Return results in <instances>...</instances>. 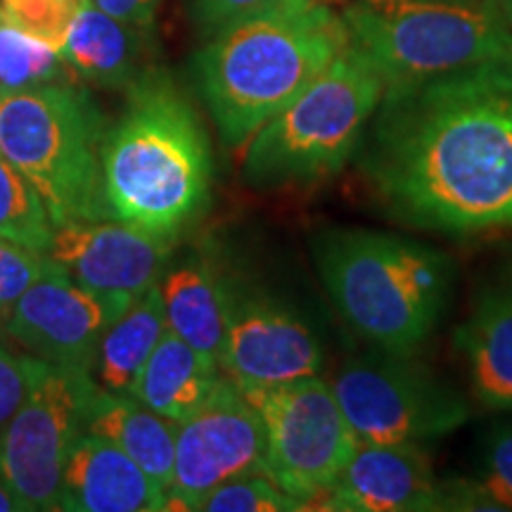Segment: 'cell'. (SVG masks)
<instances>
[{"label":"cell","instance_id":"cell-33","mask_svg":"<svg viewBox=\"0 0 512 512\" xmlns=\"http://www.w3.org/2000/svg\"><path fill=\"white\" fill-rule=\"evenodd\" d=\"M486 8L494 10L508 27H512V0H484Z\"/></svg>","mask_w":512,"mask_h":512},{"label":"cell","instance_id":"cell-31","mask_svg":"<svg viewBox=\"0 0 512 512\" xmlns=\"http://www.w3.org/2000/svg\"><path fill=\"white\" fill-rule=\"evenodd\" d=\"M93 3L121 22L140 29H152L162 0H93Z\"/></svg>","mask_w":512,"mask_h":512},{"label":"cell","instance_id":"cell-12","mask_svg":"<svg viewBox=\"0 0 512 512\" xmlns=\"http://www.w3.org/2000/svg\"><path fill=\"white\" fill-rule=\"evenodd\" d=\"M131 306L100 297L53 264L5 316V330L29 356L93 370L100 339Z\"/></svg>","mask_w":512,"mask_h":512},{"label":"cell","instance_id":"cell-17","mask_svg":"<svg viewBox=\"0 0 512 512\" xmlns=\"http://www.w3.org/2000/svg\"><path fill=\"white\" fill-rule=\"evenodd\" d=\"M159 294L169 330L221 366L235 290L214 259L207 254L178 259L164 268Z\"/></svg>","mask_w":512,"mask_h":512},{"label":"cell","instance_id":"cell-9","mask_svg":"<svg viewBox=\"0 0 512 512\" xmlns=\"http://www.w3.org/2000/svg\"><path fill=\"white\" fill-rule=\"evenodd\" d=\"M330 384L363 444L425 446L470 418L465 396L406 354L354 358Z\"/></svg>","mask_w":512,"mask_h":512},{"label":"cell","instance_id":"cell-5","mask_svg":"<svg viewBox=\"0 0 512 512\" xmlns=\"http://www.w3.org/2000/svg\"><path fill=\"white\" fill-rule=\"evenodd\" d=\"M384 98V81L354 43L247 143L242 178L261 190L311 185L356 155Z\"/></svg>","mask_w":512,"mask_h":512},{"label":"cell","instance_id":"cell-21","mask_svg":"<svg viewBox=\"0 0 512 512\" xmlns=\"http://www.w3.org/2000/svg\"><path fill=\"white\" fill-rule=\"evenodd\" d=\"M86 432L114 441L164 491L171 489L178 422L155 413L133 394H112L100 387L88 411Z\"/></svg>","mask_w":512,"mask_h":512},{"label":"cell","instance_id":"cell-2","mask_svg":"<svg viewBox=\"0 0 512 512\" xmlns=\"http://www.w3.org/2000/svg\"><path fill=\"white\" fill-rule=\"evenodd\" d=\"M126 93L102 145L107 214L176 245L209 207V136L169 74L152 69Z\"/></svg>","mask_w":512,"mask_h":512},{"label":"cell","instance_id":"cell-6","mask_svg":"<svg viewBox=\"0 0 512 512\" xmlns=\"http://www.w3.org/2000/svg\"><path fill=\"white\" fill-rule=\"evenodd\" d=\"M105 114L69 83L0 98V152L34 185L55 228L110 219L102 195Z\"/></svg>","mask_w":512,"mask_h":512},{"label":"cell","instance_id":"cell-19","mask_svg":"<svg viewBox=\"0 0 512 512\" xmlns=\"http://www.w3.org/2000/svg\"><path fill=\"white\" fill-rule=\"evenodd\" d=\"M475 399L486 408H512V283L494 287L479 299L458 330Z\"/></svg>","mask_w":512,"mask_h":512},{"label":"cell","instance_id":"cell-27","mask_svg":"<svg viewBox=\"0 0 512 512\" xmlns=\"http://www.w3.org/2000/svg\"><path fill=\"white\" fill-rule=\"evenodd\" d=\"M53 264L55 261L48 254L0 235V320L8 316L17 299L36 280H41Z\"/></svg>","mask_w":512,"mask_h":512},{"label":"cell","instance_id":"cell-24","mask_svg":"<svg viewBox=\"0 0 512 512\" xmlns=\"http://www.w3.org/2000/svg\"><path fill=\"white\" fill-rule=\"evenodd\" d=\"M0 235L48 254L55 226L46 204L17 166L0 152Z\"/></svg>","mask_w":512,"mask_h":512},{"label":"cell","instance_id":"cell-28","mask_svg":"<svg viewBox=\"0 0 512 512\" xmlns=\"http://www.w3.org/2000/svg\"><path fill=\"white\" fill-rule=\"evenodd\" d=\"M479 486L501 512L512 510V427L494 430L486 439Z\"/></svg>","mask_w":512,"mask_h":512},{"label":"cell","instance_id":"cell-22","mask_svg":"<svg viewBox=\"0 0 512 512\" xmlns=\"http://www.w3.org/2000/svg\"><path fill=\"white\" fill-rule=\"evenodd\" d=\"M166 330L169 325H166L164 302L157 283L131 309L121 313L100 339L91 370L95 373V382L105 392L133 394L147 358Z\"/></svg>","mask_w":512,"mask_h":512},{"label":"cell","instance_id":"cell-7","mask_svg":"<svg viewBox=\"0 0 512 512\" xmlns=\"http://www.w3.org/2000/svg\"><path fill=\"white\" fill-rule=\"evenodd\" d=\"M342 17L384 91L512 62V27L484 0H351Z\"/></svg>","mask_w":512,"mask_h":512},{"label":"cell","instance_id":"cell-25","mask_svg":"<svg viewBox=\"0 0 512 512\" xmlns=\"http://www.w3.org/2000/svg\"><path fill=\"white\" fill-rule=\"evenodd\" d=\"M306 505L280 489L268 475H245L221 484L204 498V512H290Z\"/></svg>","mask_w":512,"mask_h":512},{"label":"cell","instance_id":"cell-30","mask_svg":"<svg viewBox=\"0 0 512 512\" xmlns=\"http://www.w3.org/2000/svg\"><path fill=\"white\" fill-rule=\"evenodd\" d=\"M278 3L283 0H188V8L202 34L211 36L242 17L268 10Z\"/></svg>","mask_w":512,"mask_h":512},{"label":"cell","instance_id":"cell-14","mask_svg":"<svg viewBox=\"0 0 512 512\" xmlns=\"http://www.w3.org/2000/svg\"><path fill=\"white\" fill-rule=\"evenodd\" d=\"M171 249L131 223L100 219L55 228L48 256L79 285L133 306L159 283Z\"/></svg>","mask_w":512,"mask_h":512},{"label":"cell","instance_id":"cell-15","mask_svg":"<svg viewBox=\"0 0 512 512\" xmlns=\"http://www.w3.org/2000/svg\"><path fill=\"white\" fill-rule=\"evenodd\" d=\"M323 510L432 512L446 510V489L425 448L413 444H363L323 496Z\"/></svg>","mask_w":512,"mask_h":512},{"label":"cell","instance_id":"cell-20","mask_svg":"<svg viewBox=\"0 0 512 512\" xmlns=\"http://www.w3.org/2000/svg\"><path fill=\"white\" fill-rule=\"evenodd\" d=\"M223 380L226 375L219 363L166 330L147 358L133 396L164 418L183 422L200 411Z\"/></svg>","mask_w":512,"mask_h":512},{"label":"cell","instance_id":"cell-32","mask_svg":"<svg viewBox=\"0 0 512 512\" xmlns=\"http://www.w3.org/2000/svg\"><path fill=\"white\" fill-rule=\"evenodd\" d=\"M0 512H27L22 501L3 482H0Z\"/></svg>","mask_w":512,"mask_h":512},{"label":"cell","instance_id":"cell-10","mask_svg":"<svg viewBox=\"0 0 512 512\" xmlns=\"http://www.w3.org/2000/svg\"><path fill=\"white\" fill-rule=\"evenodd\" d=\"M242 394L264 422L266 475L304 505L320 501L358 446L332 384L309 375Z\"/></svg>","mask_w":512,"mask_h":512},{"label":"cell","instance_id":"cell-13","mask_svg":"<svg viewBox=\"0 0 512 512\" xmlns=\"http://www.w3.org/2000/svg\"><path fill=\"white\" fill-rule=\"evenodd\" d=\"M323 347L297 311L266 294L235 290L221 370L240 392L318 375Z\"/></svg>","mask_w":512,"mask_h":512},{"label":"cell","instance_id":"cell-34","mask_svg":"<svg viewBox=\"0 0 512 512\" xmlns=\"http://www.w3.org/2000/svg\"><path fill=\"white\" fill-rule=\"evenodd\" d=\"M325 3H335V0H325Z\"/></svg>","mask_w":512,"mask_h":512},{"label":"cell","instance_id":"cell-26","mask_svg":"<svg viewBox=\"0 0 512 512\" xmlns=\"http://www.w3.org/2000/svg\"><path fill=\"white\" fill-rule=\"evenodd\" d=\"M83 3L86 0H3L0 15L55 50H62Z\"/></svg>","mask_w":512,"mask_h":512},{"label":"cell","instance_id":"cell-8","mask_svg":"<svg viewBox=\"0 0 512 512\" xmlns=\"http://www.w3.org/2000/svg\"><path fill=\"white\" fill-rule=\"evenodd\" d=\"M98 389L91 370L38 361L22 406L0 432V482L27 512L60 510L64 465Z\"/></svg>","mask_w":512,"mask_h":512},{"label":"cell","instance_id":"cell-23","mask_svg":"<svg viewBox=\"0 0 512 512\" xmlns=\"http://www.w3.org/2000/svg\"><path fill=\"white\" fill-rule=\"evenodd\" d=\"M74 76L60 50L0 15V98L50 83H69Z\"/></svg>","mask_w":512,"mask_h":512},{"label":"cell","instance_id":"cell-4","mask_svg":"<svg viewBox=\"0 0 512 512\" xmlns=\"http://www.w3.org/2000/svg\"><path fill=\"white\" fill-rule=\"evenodd\" d=\"M330 302L358 337L413 356L444 318L456 266L427 242L370 228H328L311 240Z\"/></svg>","mask_w":512,"mask_h":512},{"label":"cell","instance_id":"cell-29","mask_svg":"<svg viewBox=\"0 0 512 512\" xmlns=\"http://www.w3.org/2000/svg\"><path fill=\"white\" fill-rule=\"evenodd\" d=\"M38 361L34 356H17L0 344V432L22 406L31 380H34Z\"/></svg>","mask_w":512,"mask_h":512},{"label":"cell","instance_id":"cell-16","mask_svg":"<svg viewBox=\"0 0 512 512\" xmlns=\"http://www.w3.org/2000/svg\"><path fill=\"white\" fill-rule=\"evenodd\" d=\"M60 510L157 512L166 491L114 441L83 432L64 465Z\"/></svg>","mask_w":512,"mask_h":512},{"label":"cell","instance_id":"cell-11","mask_svg":"<svg viewBox=\"0 0 512 512\" xmlns=\"http://www.w3.org/2000/svg\"><path fill=\"white\" fill-rule=\"evenodd\" d=\"M245 475H266V432L256 408L226 377L200 411L178 422L166 510H200L211 491Z\"/></svg>","mask_w":512,"mask_h":512},{"label":"cell","instance_id":"cell-3","mask_svg":"<svg viewBox=\"0 0 512 512\" xmlns=\"http://www.w3.org/2000/svg\"><path fill=\"white\" fill-rule=\"evenodd\" d=\"M351 43L325 0H283L209 36L195 74L228 150L247 145Z\"/></svg>","mask_w":512,"mask_h":512},{"label":"cell","instance_id":"cell-18","mask_svg":"<svg viewBox=\"0 0 512 512\" xmlns=\"http://www.w3.org/2000/svg\"><path fill=\"white\" fill-rule=\"evenodd\" d=\"M62 57L76 76L107 91H131L150 64V29L133 27L86 0L76 15Z\"/></svg>","mask_w":512,"mask_h":512},{"label":"cell","instance_id":"cell-1","mask_svg":"<svg viewBox=\"0 0 512 512\" xmlns=\"http://www.w3.org/2000/svg\"><path fill=\"white\" fill-rule=\"evenodd\" d=\"M363 171L396 219L434 233L512 228V62L384 91Z\"/></svg>","mask_w":512,"mask_h":512}]
</instances>
